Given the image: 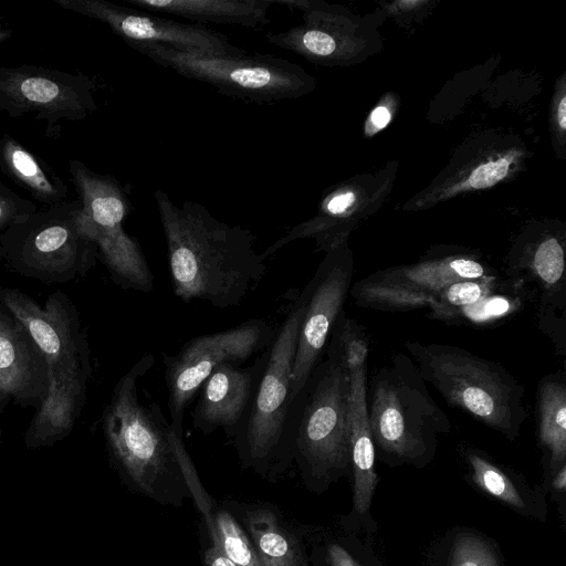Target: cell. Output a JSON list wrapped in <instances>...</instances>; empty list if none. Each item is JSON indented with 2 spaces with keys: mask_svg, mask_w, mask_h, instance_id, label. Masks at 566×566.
<instances>
[{
  "mask_svg": "<svg viewBox=\"0 0 566 566\" xmlns=\"http://www.w3.org/2000/svg\"><path fill=\"white\" fill-rule=\"evenodd\" d=\"M526 301L522 289L494 274L450 284L431 301L427 317L451 325L490 327L520 313Z\"/></svg>",
  "mask_w": 566,
  "mask_h": 566,
  "instance_id": "18",
  "label": "cell"
},
{
  "mask_svg": "<svg viewBox=\"0 0 566 566\" xmlns=\"http://www.w3.org/2000/svg\"><path fill=\"white\" fill-rule=\"evenodd\" d=\"M0 168L14 184L49 207L67 197L69 188L63 179L9 134L0 138Z\"/></svg>",
  "mask_w": 566,
  "mask_h": 566,
  "instance_id": "22",
  "label": "cell"
},
{
  "mask_svg": "<svg viewBox=\"0 0 566 566\" xmlns=\"http://www.w3.org/2000/svg\"><path fill=\"white\" fill-rule=\"evenodd\" d=\"M205 558L208 566H235L213 545L206 551Z\"/></svg>",
  "mask_w": 566,
  "mask_h": 566,
  "instance_id": "33",
  "label": "cell"
},
{
  "mask_svg": "<svg viewBox=\"0 0 566 566\" xmlns=\"http://www.w3.org/2000/svg\"><path fill=\"white\" fill-rule=\"evenodd\" d=\"M422 379L447 403L514 440L527 418L524 386L502 365L462 347L406 340Z\"/></svg>",
  "mask_w": 566,
  "mask_h": 566,
  "instance_id": "3",
  "label": "cell"
},
{
  "mask_svg": "<svg viewBox=\"0 0 566 566\" xmlns=\"http://www.w3.org/2000/svg\"><path fill=\"white\" fill-rule=\"evenodd\" d=\"M497 274L478 255L447 254L377 271L356 281L349 294L363 308L408 312L429 306L452 283Z\"/></svg>",
  "mask_w": 566,
  "mask_h": 566,
  "instance_id": "13",
  "label": "cell"
},
{
  "mask_svg": "<svg viewBox=\"0 0 566 566\" xmlns=\"http://www.w3.org/2000/svg\"><path fill=\"white\" fill-rule=\"evenodd\" d=\"M136 9L184 18L193 23H217L255 29L269 22V0H124Z\"/></svg>",
  "mask_w": 566,
  "mask_h": 566,
  "instance_id": "21",
  "label": "cell"
},
{
  "mask_svg": "<svg viewBox=\"0 0 566 566\" xmlns=\"http://www.w3.org/2000/svg\"><path fill=\"white\" fill-rule=\"evenodd\" d=\"M48 391L42 350L22 322L0 302V413L10 405L38 411Z\"/></svg>",
  "mask_w": 566,
  "mask_h": 566,
  "instance_id": "19",
  "label": "cell"
},
{
  "mask_svg": "<svg viewBox=\"0 0 566 566\" xmlns=\"http://www.w3.org/2000/svg\"><path fill=\"white\" fill-rule=\"evenodd\" d=\"M2 19L3 18L0 15V44L2 42H4L6 40H8L9 38H11V35H12V30L11 29L3 28Z\"/></svg>",
  "mask_w": 566,
  "mask_h": 566,
  "instance_id": "37",
  "label": "cell"
},
{
  "mask_svg": "<svg viewBox=\"0 0 566 566\" xmlns=\"http://www.w3.org/2000/svg\"><path fill=\"white\" fill-rule=\"evenodd\" d=\"M553 486L557 491H564L566 488V463L563 464L558 470L555 471L553 479Z\"/></svg>",
  "mask_w": 566,
  "mask_h": 566,
  "instance_id": "35",
  "label": "cell"
},
{
  "mask_svg": "<svg viewBox=\"0 0 566 566\" xmlns=\"http://www.w3.org/2000/svg\"><path fill=\"white\" fill-rule=\"evenodd\" d=\"M264 355L250 368L231 363L214 368L199 389L191 413L192 424L205 434L222 428L233 437L247 411Z\"/></svg>",
  "mask_w": 566,
  "mask_h": 566,
  "instance_id": "20",
  "label": "cell"
},
{
  "mask_svg": "<svg viewBox=\"0 0 566 566\" xmlns=\"http://www.w3.org/2000/svg\"><path fill=\"white\" fill-rule=\"evenodd\" d=\"M503 276L523 290L536 307L538 327L557 354L566 355L565 249L548 235L526 252L513 254Z\"/></svg>",
  "mask_w": 566,
  "mask_h": 566,
  "instance_id": "17",
  "label": "cell"
},
{
  "mask_svg": "<svg viewBox=\"0 0 566 566\" xmlns=\"http://www.w3.org/2000/svg\"><path fill=\"white\" fill-rule=\"evenodd\" d=\"M373 443L390 464L423 465L431 460L438 437L451 422L437 405L409 355L391 356L367 385Z\"/></svg>",
  "mask_w": 566,
  "mask_h": 566,
  "instance_id": "4",
  "label": "cell"
},
{
  "mask_svg": "<svg viewBox=\"0 0 566 566\" xmlns=\"http://www.w3.org/2000/svg\"><path fill=\"white\" fill-rule=\"evenodd\" d=\"M295 399L293 448L312 474L343 473L350 465L346 371L339 363L326 357L315 366Z\"/></svg>",
  "mask_w": 566,
  "mask_h": 566,
  "instance_id": "9",
  "label": "cell"
},
{
  "mask_svg": "<svg viewBox=\"0 0 566 566\" xmlns=\"http://www.w3.org/2000/svg\"><path fill=\"white\" fill-rule=\"evenodd\" d=\"M69 170L90 237L113 281L123 289L153 291L154 277L142 249L123 228L132 209L126 187L76 159L70 160Z\"/></svg>",
  "mask_w": 566,
  "mask_h": 566,
  "instance_id": "10",
  "label": "cell"
},
{
  "mask_svg": "<svg viewBox=\"0 0 566 566\" xmlns=\"http://www.w3.org/2000/svg\"><path fill=\"white\" fill-rule=\"evenodd\" d=\"M3 259L15 273L46 284L85 276L96 264L80 200L50 206L0 233Z\"/></svg>",
  "mask_w": 566,
  "mask_h": 566,
  "instance_id": "5",
  "label": "cell"
},
{
  "mask_svg": "<svg viewBox=\"0 0 566 566\" xmlns=\"http://www.w3.org/2000/svg\"><path fill=\"white\" fill-rule=\"evenodd\" d=\"M155 200L167 243L174 294L218 308L237 306L262 280L266 265L255 237L214 218L201 203L177 206L163 190Z\"/></svg>",
  "mask_w": 566,
  "mask_h": 566,
  "instance_id": "1",
  "label": "cell"
},
{
  "mask_svg": "<svg viewBox=\"0 0 566 566\" xmlns=\"http://www.w3.org/2000/svg\"><path fill=\"white\" fill-rule=\"evenodd\" d=\"M450 566H499L493 549L480 538L460 536L453 545Z\"/></svg>",
  "mask_w": 566,
  "mask_h": 566,
  "instance_id": "28",
  "label": "cell"
},
{
  "mask_svg": "<svg viewBox=\"0 0 566 566\" xmlns=\"http://www.w3.org/2000/svg\"><path fill=\"white\" fill-rule=\"evenodd\" d=\"M307 297L305 286L263 353L247 411L233 436L241 454L254 464L268 463L293 447L297 401L290 400L291 375Z\"/></svg>",
  "mask_w": 566,
  "mask_h": 566,
  "instance_id": "6",
  "label": "cell"
},
{
  "mask_svg": "<svg viewBox=\"0 0 566 566\" xmlns=\"http://www.w3.org/2000/svg\"><path fill=\"white\" fill-rule=\"evenodd\" d=\"M464 457L472 470L473 481L485 492L515 507L524 501L511 478L479 449L467 448Z\"/></svg>",
  "mask_w": 566,
  "mask_h": 566,
  "instance_id": "25",
  "label": "cell"
},
{
  "mask_svg": "<svg viewBox=\"0 0 566 566\" xmlns=\"http://www.w3.org/2000/svg\"><path fill=\"white\" fill-rule=\"evenodd\" d=\"M0 302L22 322L44 355L49 391L24 441L29 448L51 446L70 434L86 401L92 363L80 314L61 291L40 305L17 289L3 287Z\"/></svg>",
  "mask_w": 566,
  "mask_h": 566,
  "instance_id": "2",
  "label": "cell"
},
{
  "mask_svg": "<svg viewBox=\"0 0 566 566\" xmlns=\"http://www.w3.org/2000/svg\"><path fill=\"white\" fill-rule=\"evenodd\" d=\"M129 46L156 64L231 97L274 103L297 98L313 87V78L300 65L272 54H217L160 44Z\"/></svg>",
  "mask_w": 566,
  "mask_h": 566,
  "instance_id": "7",
  "label": "cell"
},
{
  "mask_svg": "<svg viewBox=\"0 0 566 566\" xmlns=\"http://www.w3.org/2000/svg\"><path fill=\"white\" fill-rule=\"evenodd\" d=\"M0 436H1V429H0Z\"/></svg>",
  "mask_w": 566,
  "mask_h": 566,
  "instance_id": "39",
  "label": "cell"
},
{
  "mask_svg": "<svg viewBox=\"0 0 566 566\" xmlns=\"http://www.w3.org/2000/svg\"><path fill=\"white\" fill-rule=\"evenodd\" d=\"M370 120L376 128H382L390 120V112L385 106H378L371 112Z\"/></svg>",
  "mask_w": 566,
  "mask_h": 566,
  "instance_id": "34",
  "label": "cell"
},
{
  "mask_svg": "<svg viewBox=\"0 0 566 566\" xmlns=\"http://www.w3.org/2000/svg\"><path fill=\"white\" fill-rule=\"evenodd\" d=\"M168 436L179 470L184 475V479L187 482L190 491L192 492L199 509L206 517L209 533L212 539V545H217L218 538L216 534L214 517L211 512L210 502L203 492L191 459L185 449L182 436L177 434L171 427H169Z\"/></svg>",
  "mask_w": 566,
  "mask_h": 566,
  "instance_id": "27",
  "label": "cell"
},
{
  "mask_svg": "<svg viewBox=\"0 0 566 566\" xmlns=\"http://www.w3.org/2000/svg\"><path fill=\"white\" fill-rule=\"evenodd\" d=\"M214 528L218 543L213 546L235 566H261L255 547L228 512L216 515Z\"/></svg>",
  "mask_w": 566,
  "mask_h": 566,
  "instance_id": "26",
  "label": "cell"
},
{
  "mask_svg": "<svg viewBox=\"0 0 566 566\" xmlns=\"http://www.w3.org/2000/svg\"><path fill=\"white\" fill-rule=\"evenodd\" d=\"M356 197L353 192L336 193L324 202L325 217H337L346 212V210L355 202Z\"/></svg>",
  "mask_w": 566,
  "mask_h": 566,
  "instance_id": "31",
  "label": "cell"
},
{
  "mask_svg": "<svg viewBox=\"0 0 566 566\" xmlns=\"http://www.w3.org/2000/svg\"><path fill=\"white\" fill-rule=\"evenodd\" d=\"M154 363L151 354L139 358L116 382L102 415L111 454L128 478L148 493L171 467L179 468L168 436L170 423L156 402L146 407L138 397V380Z\"/></svg>",
  "mask_w": 566,
  "mask_h": 566,
  "instance_id": "8",
  "label": "cell"
},
{
  "mask_svg": "<svg viewBox=\"0 0 566 566\" xmlns=\"http://www.w3.org/2000/svg\"><path fill=\"white\" fill-rule=\"evenodd\" d=\"M38 211L34 202L0 182V233Z\"/></svg>",
  "mask_w": 566,
  "mask_h": 566,
  "instance_id": "29",
  "label": "cell"
},
{
  "mask_svg": "<svg viewBox=\"0 0 566 566\" xmlns=\"http://www.w3.org/2000/svg\"><path fill=\"white\" fill-rule=\"evenodd\" d=\"M327 559L331 566H361L346 549L337 544L328 546Z\"/></svg>",
  "mask_w": 566,
  "mask_h": 566,
  "instance_id": "32",
  "label": "cell"
},
{
  "mask_svg": "<svg viewBox=\"0 0 566 566\" xmlns=\"http://www.w3.org/2000/svg\"><path fill=\"white\" fill-rule=\"evenodd\" d=\"M557 120L560 126V128H566V97L564 96L558 105L557 109Z\"/></svg>",
  "mask_w": 566,
  "mask_h": 566,
  "instance_id": "36",
  "label": "cell"
},
{
  "mask_svg": "<svg viewBox=\"0 0 566 566\" xmlns=\"http://www.w3.org/2000/svg\"><path fill=\"white\" fill-rule=\"evenodd\" d=\"M275 335L270 323L249 319L229 329L191 338L176 354L166 355L165 381L172 430L182 436L185 411L214 368L223 363L242 365L266 349Z\"/></svg>",
  "mask_w": 566,
  "mask_h": 566,
  "instance_id": "11",
  "label": "cell"
},
{
  "mask_svg": "<svg viewBox=\"0 0 566 566\" xmlns=\"http://www.w3.org/2000/svg\"><path fill=\"white\" fill-rule=\"evenodd\" d=\"M535 421L539 446L548 457L552 471L566 460V376L564 371L545 375L537 385Z\"/></svg>",
  "mask_w": 566,
  "mask_h": 566,
  "instance_id": "23",
  "label": "cell"
},
{
  "mask_svg": "<svg viewBox=\"0 0 566 566\" xmlns=\"http://www.w3.org/2000/svg\"><path fill=\"white\" fill-rule=\"evenodd\" d=\"M96 82L36 65L0 66V109L10 117L33 113L46 120V133L53 136L60 119L82 120L97 109L94 99Z\"/></svg>",
  "mask_w": 566,
  "mask_h": 566,
  "instance_id": "14",
  "label": "cell"
},
{
  "mask_svg": "<svg viewBox=\"0 0 566 566\" xmlns=\"http://www.w3.org/2000/svg\"><path fill=\"white\" fill-rule=\"evenodd\" d=\"M65 10L105 23L126 44H160L217 54H242L221 32L198 23L157 17L107 0H54Z\"/></svg>",
  "mask_w": 566,
  "mask_h": 566,
  "instance_id": "16",
  "label": "cell"
},
{
  "mask_svg": "<svg viewBox=\"0 0 566 566\" xmlns=\"http://www.w3.org/2000/svg\"><path fill=\"white\" fill-rule=\"evenodd\" d=\"M509 168L510 159L504 157L499 160L485 163L471 172L467 184L469 187L475 189L491 187L506 176Z\"/></svg>",
  "mask_w": 566,
  "mask_h": 566,
  "instance_id": "30",
  "label": "cell"
},
{
  "mask_svg": "<svg viewBox=\"0 0 566 566\" xmlns=\"http://www.w3.org/2000/svg\"><path fill=\"white\" fill-rule=\"evenodd\" d=\"M0 259H3V250L1 247H0Z\"/></svg>",
  "mask_w": 566,
  "mask_h": 566,
  "instance_id": "38",
  "label": "cell"
},
{
  "mask_svg": "<svg viewBox=\"0 0 566 566\" xmlns=\"http://www.w3.org/2000/svg\"><path fill=\"white\" fill-rule=\"evenodd\" d=\"M370 335L359 322L343 313L334 325L325 355L340 364L348 378V432L354 474V509L368 512L378 482L375 448L367 407V359Z\"/></svg>",
  "mask_w": 566,
  "mask_h": 566,
  "instance_id": "12",
  "label": "cell"
},
{
  "mask_svg": "<svg viewBox=\"0 0 566 566\" xmlns=\"http://www.w3.org/2000/svg\"><path fill=\"white\" fill-rule=\"evenodd\" d=\"M248 527L261 566H300V553L294 539L269 510L248 514Z\"/></svg>",
  "mask_w": 566,
  "mask_h": 566,
  "instance_id": "24",
  "label": "cell"
},
{
  "mask_svg": "<svg viewBox=\"0 0 566 566\" xmlns=\"http://www.w3.org/2000/svg\"><path fill=\"white\" fill-rule=\"evenodd\" d=\"M353 273L352 255L345 248L338 247L327 252L306 285L308 297L291 375L292 405L306 385L315 366L322 360L332 329L344 313Z\"/></svg>",
  "mask_w": 566,
  "mask_h": 566,
  "instance_id": "15",
  "label": "cell"
}]
</instances>
